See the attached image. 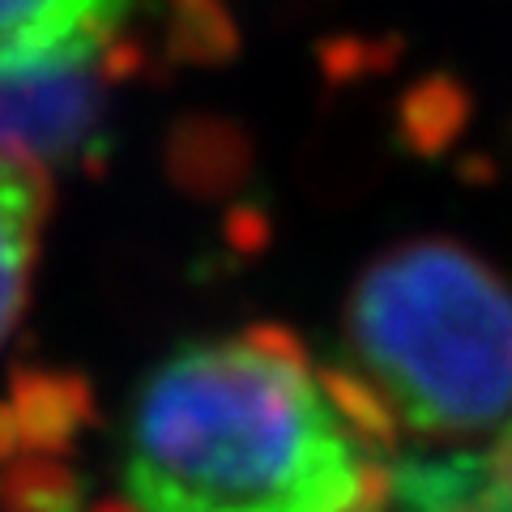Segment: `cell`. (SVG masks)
Segmentation results:
<instances>
[{
  "label": "cell",
  "mask_w": 512,
  "mask_h": 512,
  "mask_svg": "<svg viewBox=\"0 0 512 512\" xmlns=\"http://www.w3.org/2000/svg\"><path fill=\"white\" fill-rule=\"evenodd\" d=\"M397 431L346 367L252 325L180 346L128 406L133 512H384Z\"/></svg>",
  "instance_id": "obj_1"
},
{
  "label": "cell",
  "mask_w": 512,
  "mask_h": 512,
  "mask_svg": "<svg viewBox=\"0 0 512 512\" xmlns=\"http://www.w3.org/2000/svg\"><path fill=\"white\" fill-rule=\"evenodd\" d=\"M346 372L389 427L466 444L512 419V282L457 239H406L355 278Z\"/></svg>",
  "instance_id": "obj_2"
},
{
  "label": "cell",
  "mask_w": 512,
  "mask_h": 512,
  "mask_svg": "<svg viewBox=\"0 0 512 512\" xmlns=\"http://www.w3.org/2000/svg\"><path fill=\"white\" fill-rule=\"evenodd\" d=\"M107 64L99 56L13 64L0 60V158L69 163L82 158L107 120Z\"/></svg>",
  "instance_id": "obj_3"
},
{
  "label": "cell",
  "mask_w": 512,
  "mask_h": 512,
  "mask_svg": "<svg viewBox=\"0 0 512 512\" xmlns=\"http://www.w3.org/2000/svg\"><path fill=\"white\" fill-rule=\"evenodd\" d=\"M384 512H512V427L478 453L397 457Z\"/></svg>",
  "instance_id": "obj_4"
},
{
  "label": "cell",
  "mask_w": 512,
  "mask_h": 512,
  "mask_svg": "<svg viewBox=\"0 0 512 512\" xmlns=\"http://www.w3.org/2000/svg\"><path fill=\"white\" fill-rule=\"evenodd\" d=\"M133 0H0V60L99 56Z\"/></svg>",
  "instance_id": "obj_5"
},
{
  "label": "cell",
  "mask_w": 512,
  "mask_h": 512,
  "mask_svg": "<svg viewBox=\"0 0 512 512\" xmlns=\"http://www.w3.org/2000/svg\"><path fill=\"white\" fill-rule=\"evenodd\" d=\"M47 210H52V184L43 167L0 158V346L26 312Z\"/></svg>",
  "instance_id": "obj_6"
}]
</instances>
